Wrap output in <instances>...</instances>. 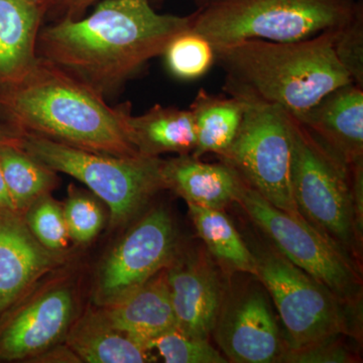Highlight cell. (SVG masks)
<instances>
[{
  "mask_svg": "<svg viewBox=\"0 0 363 363\" xmlns=\"http://www.w3.org/2000/svg\"><path fill=\"white\" fill-rule=\"evenodd\" d=\"M99 314L112 328L147 347L152 339L177 327L166 269L111 304L104 305Z\"/></svg>",
  "mask_w": 363,
  "mask_h": 363,
  "instance_id": "15",
  "label": "cell"
},
{
  "mask_svg": "<svg viewBox=\"0 0 363 363\" xmlns=\"http://www.w3.org/2000/svg\"><path fill=\"white\" fill-rule=\"evenodd\" d=\"M336 57L353 82L363 87V9L336 30L333 42Z\"/></svg>",
  "mask_w": 363,
  "mask_h": 363,
  "instance_id": "28",
  "label": "cell"
},
{
  "mask_svg": "<svg viewBox=\"0 0 363 363\" xmlns=\"http://www.w3.org/2000/svg\"><path fill=\"white\" fill-rule=\"evenodd\" d=\"M45 0H0V81L18 80L38 61Z\"/></svg>",
  "mask_w": 363,
  "mask_h": 363,
  "instance_id": "17",
  "label": "cell"
},
{
  "mask_svg": "<svg viewBox=\"0 0 363 363\" xmlns=\"http://www.w3.org/2000/svg\"><path fill=\"white\" fill-rule=\"evenodd\" d=\"M247 106L238 98L200 90L189 108L196 131V147L191 155L198 159L206 154L224 156L238 135Z\"/></svg>",
  "mask_w": 363,
  "mask_h": 363,
  "instance_id": "20",
  "label": "cell"
},
{
  "mask_svg": "<svg viewBox=\"0 0 363 363\" xmlns=\"http://www.w3.org/2000/svg\"><path fill=\"white\" fill-rule=\"evenodd\" d=\"M193 18L157 13L150 0H100L87 18H60L42 28L37 55L106 98L162 56Z\"/></svg>",
  "mask_w": 363,
  "mask_h": 363,
  "instance_id": "1",
  "label": "cell"
},
{
  "mask_svg": "<svg viewBox=\"0 0 363 363\" xmlns=\"http://www.w3.org/2000/svg\"><path fill=\"white\" fill-rule=\"evenodd\" d=\"M162 56L171 75L183 81L197 80L206 75L216 60L211 43L192 28L174 37Z\"/></svg>",
  "mask_w": 363,
  "mask_h": 363,
  "instance_id": "24",
  "label": "cell"
},
{
  "mask_svg": "<svg viewBox=\"0 0 363 363\" xmlns=\"http://www.w3.org/2000/svg\"><path fill=\"white\" fill-rule=\"evenodd\" d=\"M296 118L346 164L363 162V87L340 86Z\"/></svg>",
  "mask_w": 363,
  "mask_h": 363,
  "instance_id": "14",
  "label": "cell"
},
{
  "mask_svg": "<svg viewBox=\"0 0 363 363\" xmlns=\"http://www.w3.org/2000/svg\"><path fill=\"white\" fill-rule=\"evenodd\" d=\"M21 145V133H9L0 130V145Z\"/></svg>",
  "mask_w": 363,
  "mask_h": 363,
  "instance_id": "32",
  "label": "cell"
},
{
  "mask_svg": "<svg viewBox=\"0 0 363 363\" xmlns=\"http://www.w3.org/2000/svg\"><path fill=\"white\" fill-rule=\"evenodd\" d=\"M236 204L295 266L362 314V267L302 215L286 213L243 182Z\"/></svg>",
  "mask_w": 363,
  "mask_h": 363,
  "instance_id": "8",
  "label": "cell"
},
{
  "mask_svg": "<svg viewBox=\"0 0 363 363\" xmlns=\"http://www.w3.org/2000/svg\"><path fill=\"white\" fill-rule=\"evenodd\" d=\"M167 363H226L228 360L215 350L209 340L192 337L177 327L147 343Z\"/></svg>",
  "mask_w": 363,
  "mask_h": 363,
  "instance_id": "25",
  "label": "cell"
},
{
  "mask_svg": "<svg viewBox=\"0 0 363 363\" xmlns=\"http://www.w3.org/2000/svg\"><path fill=\"white\" fill-rule=\"evenodd\" d=\"M69 345L88 363H145L156 362L145 344L109 326L99 313L81 320L72 331Z\"/></svg>",
  "mask_w": 363,
  "mask_h": 363,
  "instance_id": "22",
  "label": "cell"
},
{
  "mask_svg": "<svg viewBox=\"0 0 363 363\" xmlns=\"http://www.w3.org/2000/svg\"><path fill=\"white\" fill-rule=\"evenodd\" d=\"M0 209L6 210V211H16V210L11 194H9V189H7L1 166H0Z\"/></svg>",
  "mask_w": 363,
  "mask_h": 363,
  "instance_id": "31",
  "label": "cell"
},
{
  "mask_svg": "<svg viewBox=\"0 0 363 363\" xmlns=\"http://www.w3.org/2000/svg\"><path fill=\"white\" fill-rule=\"evenodd\" d=\"M250 248L255 259V278L271 296L281 318L285 351L302 350L336 336L362 339V314L272 245Z\"/></svg>",
  "mask_w": 363,
  "mask_h": 363,
  "instance_id": "6",
  "label": "cell"
},
{
  "mask_svg": "<svg viewBox=\"0 0 363 363\" xmlns=\"http://www.w3.org/2000/svg\"><path fill=\"white\" fill-rule=\"evenodd\" d=\"M0 105L18 133L118 157L140 155L130 140V104L112 107L77 79L38 57L18 80L4 83Z\"/></svg>",
  "mask_w": 363,
  "mask_h": 363,
  "instance_id": "2",
  "label": "cell"
},
{
  "mask_svg": "<svg viewBox=\"0 0 363 363\" xmlns=\"http://www.w3.org/2000/svg\"><path fill=\"white\" fill-rule=\"evenodd\" d=\"M73 309L68 289H55L40 296L0 334V359H21L49 348L68 329Z\"/></svg>",
  "mask_w": 363,
  "mask_h": 363,
  "instance_id": "13",
  "label": "cell"
},
{
  "mask_svg": "<svg viewBox=\"0 0 363 363\" xmlns=\"http://www.w3.org/2000/svg\"><path fill=\"white\" fill-rule=\"evenodd\" d=\"M245 102L240 130L221 162L274 206L301 215L291 184L292 138L288 112L277 105Z\"/></svg>",
  "mask_w": 363,
  "mask_h": 363,
  "instance_id": "9",
  "label": "cell"
},
{
  "mask_svg": "<svg viewBox=\"0 0 363 363\" xmlns=\"http://www.w3.org/2000/svg\"><path fill=\"white\" fill-rule=\"evenodd\" d=\"M45 1L47 2V0H45Z\"/></svg>",
  "mask_w": 363,
  "mask_h": 363,
  "instance_id": "34",
  "label": "cell"
},
{
  "mask_svg": "<svg viewBox=\"0 0 363 363\" xmlns=\"http://www.w3.org/2000/svg\"><path fill=\"white\" fill-rule=\"evenodd\" d=\"M336 30L297 42L248 40L217 48L215 63L226 74L224 90L243 101L302 116L332 91L353 82L334 52Z\"/></svg>",
  "mask_w": 363,
  "mask_h": 363,
  "instance_id": "3",
  "label": "cell"
},
{
  "mask_svg": "<svg viewBox=\"0 0 363 363\" xmlns=\"http://www.w3.org/2000/svg\"><path fill=\"white\" fill-rule=\"evenodd\" d=\"M167 189L198 206L224 210L236 203L243 181L223 162L209 164L192 155H179L164 161Z\"/></svg>",
  "mask_w": 363,
  "mask_h": 363,
  "instance_id": "16",
  "label": "cell"
},
{
  "mask_svg": "<svg viewBox=\"0 0 363 363\" xmlns=\"http://www.w3.org/2000/svg\"><path fill=\"white\" fill-rule=\"evenodd\" d=\"M0 166L16 210L48 194L56 183V173L30 157L20 145H0Z\"/></svg>",
  "mask_w": 363,
  "mask_h": 363,
  "instance_id": "23",
  "label": "cell"
},
{
  "mask_svg": "<svg viewBox=\"0 0 363 363\" xmlns=\"http://www.w3.org/2000/svg\"><path fill=\"white\" fill-rule=\"evenodd\" d=\"M179 252L171 215L156 208L143 216L112 250L100 271L96 298L111 304L167 269Z\"/></svg>",
  "mask_w": 363,
  "mask_h": 363,
  "instance_id": "10",
  "label": "cell"
},
{
  "mask_svg": "<svg viewBox=\"0 0 363 363\" xmlns=\"http://www.w3.org/2000/svg\"><path fill=\"white\" fill-rule=\"evenodd\" d=\"M288 116L291 184L298 212L362 267L363 214L355 202L352 169L293 114Z\"/></svg>",
  "mask_w": 363,
  "mask_h": 363,
  "instance_id": "4",
  "label": "cell"
},
{
  "mask_svg": "<svg viewBox=\"0 0 363 363\" xmlns=\"http://www.w3.org/2000/svg\"><path fill=\"white\" fill-rule=\"evenodd\" d=\"M21 147L55 173L84 184L109 207L114 224L135 216L152 196L167 189L159 157L112 156L21 133Z\"/></svg>",
  "mask_w": 363,
  "mask_h": 363,
  "instance_id": "7",
  "label": "cell"
},
{
  "mask_svg": "<svg viewBox=\"0 0 363 363\" xmlns=\"http://www.w3.org/2000/svg\"><path fill=\"white\" fill-rule=\"evenodd\" d=\"M69 236L77 242L92 240L104 225V216L97 202L74 192L63 208Z\"/></svg>",
  "mask_w": 363,
  "mask_h": 363,
  "instance_id": "27",
  "label": "cell"
},
{
  "mask_svg": "<svg viewBox=\"0 0 363 363\" xmlns=\"http://www.w3.org/2000/svg\"><path fill=\"white\" fill-rule=\"evenodd\" d=\"M128 126L131 143L143 156L189 155L195 150V124L189 109L156 104L140 116L130 113Z\"/></svg>",
  "mask_w": 363,
  "mask_h": 363,
  "instance_id": "19",
  "label": "cell"
},
{
  "mask_svg": "<svg viewBox=\"0 0 363 363\" xmlns=\"http://www.w3.org/2000/svg\"><path fill=\"white\" fill-rule=\"evenodd\" d=\"M187 205L198 235L224 274L229 279L235 274L257 277L252 252L223 210Z\"/></svg>",
  "mask_w": 363,
  "mask_h": 363,
  "instance_id": "21",
  "label": "cell"
},
{
  "mask_svg": "<svg viewBox=\"0 0 363 363\" xmlns=\"http://www.w3.org/2000/svg\"><path fill=\"white\" fill-rule=\"evenodd\" d=\"M100 0H47V13H52L57 18H82L88 7Z\"/></svg>",
  "mask_w": 363,
  "mask_h": 363,
  "instance_id": "30",
  "label": "cell"
},
{
  "mask_svg": "<svg viewBox=\"0 0 363 363\" xmlns=\"http://www.w3.org/2000/svg\"><path fill=\"white\" fill-rule=\"evenodd\" d=\"M51 252L21 221H0V315L52 266Z\"/></svg>",
  "mask_w": 363,
  "mask_h": 363,
  "instance_id": "18",
  "label": "cell"
},
{
  "mask_svg": "<svg viewBox=\"0 0 363 363\" xmlns=\"http://www.w3.org/2000/svg\"><path fill=\"white\" fill-rule=\"evenodd\" d=\"M362 7L355 0H209L191 28L214 49L248 40L297 42L339 30Z\"/></svg>",
  "mask_w": 363,
  "mask_h": 363,
  "instance_id": "5",
  "label": "cell"
},
{
  "mask_svg": "<svg viewBox=\"0 0 363 363\" xmlns=\"http://www.w3.org/2000/svg\"><path fill=\"white\" fill-rule=\"evenodd\" d=\"M347 336L325 339L298 350H286L279 362L286 363H353L359 362L357 353L345 343Z\"/></svg>",
  "mask_w": 363,
  "mask_h": 363,
  "instance_id": "29",
  "label": "cell"
},
{
  "mask_svg": "<svg viewBox=\"0 0 363 363\" xmlns=\"http://www.w3.org/2000/svg\"><path fill=\"white\" fill-rule=\"evenodd\" d=\"M259 284L233 286L229 281L212 332L228 362H279L285 352L283 334Z\"/></svg>",
  "mask_w": 363,
  "mask_h": 363,
  "instance_id": "11",
  "label": "cell"
},
{
  "mask_svg": "<svg viewBox=\"0 0 363 363\" xmlns=\"http://www.w3.org/2000/svg\"><path fill=\"white\" fill-rule=\"evenodd\" d=\"M197 1H199L202 6V4H206V2L209 1V0H197Z\"/></svg>",
  "mask_w": 363,
  "mask_h": 363,
  "instance_id": "33",
  "label": "cell"
},
{
  "mask_svg": "<svg viewBox=\"0 0 363 363\" xmlns=\"http://www.w3.org/2000/svg\"><path fill=\"white\" fill-rule=\"evenodd\" d=\"M28 225L33 238L50 252L63 250L69 236L63 208L45 194L35 200L28 213Z\"/></svg>",
  "mask_w": 363,
  "mask_h": 363,
  "instance_id": "26",
  "label": "cell"
},
{
  "mask_svg": "<svg viewBox=\"0 0 363 363\" xmlns=\"http://www.w3.org/2000/svg\"><path fill=\"white\" fill-rule=\"evenodd\" d=\"M166 271L177 328L209 340L230 279L205 247L184 255L177 253Z\"/></svg>",
  "mask_w": 363,
  "mask_h": 363,
  "instance_id": "12",
  "label": "cell"
}]
</instances>
